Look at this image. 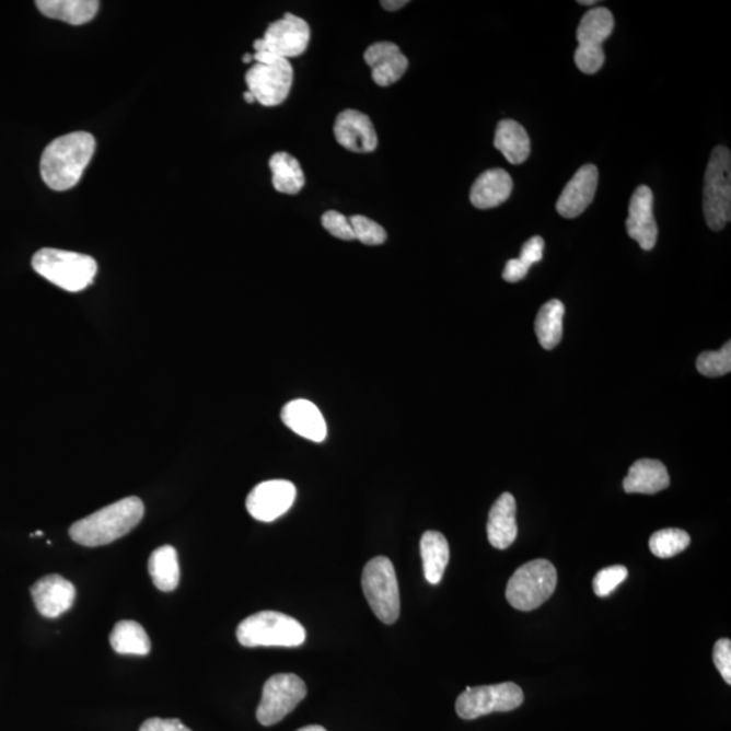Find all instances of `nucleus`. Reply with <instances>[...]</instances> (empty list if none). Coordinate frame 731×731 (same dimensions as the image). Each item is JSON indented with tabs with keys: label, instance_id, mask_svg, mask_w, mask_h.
Here are the masks:
<instances>
[{
	"label": "nucleus",
	"instance_id": "obj_21",
	"mask_svg": "<svg viewBox=\"0 0 731 731\" xmlns=\"http://www.w3.org/2000/svg\"><path fill=\"white\" fill-rule=\"evenodd\" d=\"M512 187V178L507 171L501 169L485 171L474 182L471 192V202L474 208L479 210L497 208L510 198Z\"/></svg>",
	"mask_w": 731,
	"mask_h": 731
},
{
	"label": "nucleus",
	"instance_id": "obj_10",
	"mask_svg": "<svg viewBox=\"0 0 731 731\" xmlns=\"http://www.w3.org/2000/svg\"><path fill=\"white\" fill-rule=\"evenodd\" d=\"M524 701L523 691L515 683L466 687L456 699L455 710L462 719L472 721L492 712L517 710Z\"/></svg>",
	"mask_w": 731,
	"mask_h": 731
},
{
	"label": "nucleus",
	"instance_id": "obj_29",
	"mask_svg": "<svg viewBox=\"0 0 731 731\" xmlns=\"http://www.w3.org/2000/svg\"><path fill=\"white\" fill-rule=\"evenodd\" d=\"M565 306L559 300H550L541 308L535 320V334L545 350H553L562 339Z\"/></svg>",
	"mask_w": 731,
	"mask_h": 731
},
{
	"label": "nucleus",
	"instance_id": "obj_43",
	"mask_svg": "<svg viewBox=\"0 0 731 731\" xmlns=\"http://www.w3.org/2000/svg\"><path fill=\"white\" fill-rule=\"evenodd\" d=\"M579 4L590 5V4H596V2H595V0H587V2H579Z\"/></svg>",
	"mask_w": 731,
	"mask_h": 731
},
{
	"label": "nucleus",
	"instance_id": "obj_25",
	"mask_svg": "<svg viewBox=\"0 0 731 731\" xmlns=\"http://www.w3.org/2000/svg\"><path fill=\"white\" fill-rule=\"evenodd\" d=\"M495 147L511 164H522L531 152V142L527 131L513 119H502L497 125Z\"/></svg>",
	"mask_w": 731,
	"mask_h": 731
},
{
	"label": "nucleus",
	"instance_id": "obj_7",
	"mask_svg": "<svg viewBox=\"0 0 731 731\" xmlns=\"http://www.w3.org/2000/svg\"><path fill=\"white\" fill-rule=\"evenodd\" d=\"M704 210L708 227L721 231L731 219V155L727 147H716L707 164Z\"/></svg>",
	"mask_w": 731,
	"mask_h": 731
},
{
	"label": "nucleus",
	"instance_id": "obj_32",
	"mask_svg": "<svg viewBox=\"0 0 731 731\" xmlns=\"http://www.w3.org/2000/svg\"><path fill=\"white\" fill-rule=\"evenodd\" d=\"M350 224L352 227L353 236L366 245H381L387 240V233L375 221L368 219L364 216H351Z\"/></svg>",
	"mask_w": 731,
	"mask_h": 731
},
{
	"label": "nucleus",
	"instance_id": "obj_30",
	"mask_svg": "<svg viewBox=\"0 0 731 731\" xmlns=\"http://www.w3.org/2000/svg\"><path fill=\"white\" fill-rule=\"evenodd\" d=\"M691 544V536L683 530L664 529L657 531L649 539L650 552L659 558L677 556Z\"/></svg>",
	"mask_w": 731,
	"mask_h": 731
},
{
	"label": "nucleus",
	"instance_id": "obj_24",
	"mask_svg": "<svg viewBox=\"0 0 731 731\" xmlns=\"http://www.w3.org/2000/svg\"><path fill=\"white\" fill-rule=\"evenodd\" d=\"M422 569L426 580L432 585L442 581L450 559V547L445 536L438 531H427L420 541Z\"/></svg>",
	"mask_w": 731,
	"mask_h": 731
},
{
	"label": "nucleus",
	"instance_id": "obj_1",
	"mask_svg": "<svg viewBox=\"0 0 731 731\" xmlns=\"http://www.w3.org/2000/svg\"><path fill=\"white\" fill-rule=\"evenodd\" d=\"M95 146L94 136L88 131H76L50 142L39 163L45 185L55 192L76 187L94 156Z\"/></svg>",
	"mask_w": 731,
	"mask_h": 731
},
{
	"label": "nucleus",
	"instance_id": "obj_27",
	"mask_svg": "<svg viewBox=\"0 0 731 731\" xmlns=\"http://www.w3.org/2000/svg\"><path fill=\"white\" fill-rule=\"evenodd\" d=\"M272 186L278 193L294 196L305 186L304 171L299 160L287 152H278L270 159Z\"/></svg>",
	"mask_w": 731,
	"mask_h": 731
},
{
	"label": "nucleus",
	"instance_id": "obj_38",
	"mask_svg": "<svg viewBox=\"0 0 731 731\" xmlns=\"http://www.w3.org/2000/svg\"><path fill=\"white\" fill-rule=\"evenodd\" d=\"M529 270L530 268L524 266L521 260L511 259L507 262L502 278H504V281L507 282L517 283L527 276Z\"/></svg>",
	"mask_w": 731,
	"mask_h": 731
},
{
	"label": "nucleus",
	"instance_id": "obj_26",
	"mask_svg": "<svg viewBox=\"0 0 731 731\" xmlns=\"http://www.w3.org/2000/svg\"><path fill=\"white\" fill-rule=\"evenodd\" d=\"M153 584L162 592H173L181 581L178 553L173 546H162L151 554L148 561Z\"/></svg>",
	"mask_w": 731,
	"mask_h": 731
},
{
	"label": "nucleus",
	"instance_id": "obj_17",
	"mask_svg": "<svg viewBox=\"0 0 731 731\" xmlns=\"http://www.w3.org/2000/svg\"><path fill=\"white\" fill-rule=\"evenodd\" d=\"M597 183L599 171L596 165H582L568 185L565 186L561 196L558 198L556 208L559 216L565 217V219H575L582 211H585L595 198Z\"/></svg>",
	"mask_w": 731,
	"mask_h": 731
},
{
	"label": "nucleus",
	"instance_id": "obj_31",
	"mask_svg": "<svg viewBox=\"0 0 731 731\" xmlns=\"http://www.w3.org/2000/svg\"><path fill=\"white\" fill-rule=\"evenodd\" d=\"M696 368L701 375L716 376L727 375L731 371V343L728 341L719 351L701 352Z\"/></svg>",
	"mask_w": 731,
	"mask_h": 731
},
{
	"label": "nucleus",
	"instance_id": "obj_36",
	"mask_svg": "<svg viewBox=\"0 0 731 731\" xmlns=\"http://www.w3.org/2000/svg\"><path fill=\"white\" fill-rule=\"evenodd\" d=\"M544 250H545V240L542 239L541 236H534L529 240V242H525L522 248L521 253V260L524 266H527L529 268L535 263H539L542 259H544Z\"/></svg>",
	"mask_w": 731,
	"mask_h": 731
},
{
	"label": "nucleus",
	"instance_id": "obj_34",
	"mask_svg": "<svg viewBox=\"0 0 731 731\" xmlns=\"http://www.w3.org/2000/svg\"><path fill=\"white\" fill-rule=\"evenodd\" d=\"M322 224L325 230H327L330 235L335 237L346 240V242L356 240L350 220H348L345 214L339 213V211L329 210L327 213H324L322 217Z\"/></svg>",
	"mask_w": 731,
	"mask_h": 731
},
{
	"label": "nucleus",
	"instance_id": "obj_12",
	"mask_svg": "<svg viewBox=\"0 0 731 731\" xmlns=\"http://www.w3.org/2000/svg\"><path fill=\"white\" fill-rule=\"evenodd\" d=\"M310 42L311 27L308 22L288 13L267 27L265 37L254 43V49L255 53H270L289 60L305 54Z\"/></svg>",
	"mask_w": 731,
	"mask_h": 731
},
{
	"label": "nucleus",
	"instance_id": "obj_8",
	"mask_svg": "<svg viewBox=\"0 0 731 731\" xmlns=\"http://www.w3.org/2000/svg\"><path fill=\"white\" fill-rule=\"evenodd\" d=\"M362 588L376 618L385 625H393L399 616V590L396 570L390 558L375 557L366 564Z\"/></svg>",
	"mask_w": 731,
	"mask_h": 731
},
{
	"label": "nucleus",
	"instance_id": "obj_3",
	"mask_svg": "<svg viewBox=\"0 0 731 731\" xmlns=\"http://www.w3.org/2000/svg\"><path fill=\"white\" fill-rule=\"evenodd\" d=\"M32 266L38 276L71 293L88 289L98 271L91 256L56 248L39 250L33 256Z\"/></svg>",
	"mask_w": 731,
	"mask_h": 731
},
{
	"label": "nucleus",
	"instance_id": "obj_20",
	"mask_svg": "<svg viewBox=\"0 0 731 731\" xmlns=\"http://www.w3.org/2000/svg\"><path fill=\"white\" fill-rule=\"evenodd\" d=\"M487 533L490 545L506 550L518 536L517 500L511 494H502L489 512Z\"/></svg>",
	"mask_w": 731,
	"mask_h": 731
},
{
	"label": "nucleus",
	"instance_id": "obj_37",
	"mask_svg": "<svg viewBox=\"0 0 731 731\" xmlns=\"http://www.w3.org/2000/svg\"><path fill=\"white\" fill-rule=\"evenodd\" d=\"M140 731H192L179 719L151 718L141 724Z\"/></svg>",
	"mask_w": 731,
	"mask_h": 731
},
{
	"label": "nucleus",
	"instance_id": "obj_6",
	"mask_svg": "<svg viewBox=\"0 0 731 731\" xmlns=\"http://www.w3.org/2000/svg\"><path fill=\"white\" fill-rule=\"evenodd\" d=\"M557 570L547 559L524 564L507 584L508 603L519 611H533L548 601L556 591Z\"/></svg>",
	"mask_w": 731,
	"mask_h": 731
},
{
	"label": "nucleus",
	"instance_id": "obj_11",
	"mask_svg": "<svg viewBox=\"0 0 731 731\" xmlns=\"http://www.w3.org/2000/svg\"><path fill=\"white\" fill-rule=\"evenodd\" d=\"M306 694L304 680L293 673H278L268 678L263 687L256 718L263 727H272L293 711Z\"/></svg>",
	"mask_w": 731,
	"mask_h": 731
},
{
	"label": "nucleus",
	"instance_id": "obj_22",
	"mask_svg": "<svg viewBox=\"0 0 731 731\" xmlns=\"http://www.w3.org/2000/svg\"><path fill=\"white\" fill-rule=\"evenodd\" d=\"M671 478L662 462L639 460L630 467L624 481L626 494L655 495L670 487Z\"/></svg>",
	"mask_w": 731,
	"mask_h": 731
},
{
	"label": "nucleus",
	"instance_id": "obj_18",
	"mask_svg": "<svg viewBox=\"0 0 731 731\" xmlns=\"http://www.w3.org/2000/svg\"><path fill=\"white\" fill-rule=\"evenodd\" d=\"M364 61L371 68V78L380 88L398 82L407 72L409 61L396 44L380 42L370 45L364 53Z\"/></svg>",
	"mask_w": 731,
	"mask_h": 731
},
{
	"label": "nucleus",
	"instance_id": "obj_35",
	"mask_svg": "<svg viewBox=\"0 0 731 731\" xmlns=\"http://www.w3.org/2000/svg\"><path fill=\"white\" fill-rule=\"evenodd\" d=\"M713 664L718 668L719 673L724 682L731 684V641L728 638L719 639L713 645L712 653Z\"/></svg>",
	"mask_w": 731,
	"mask_h": 731
},
{
	"label": "nucleus",
	"instance_id": "obj_9",
	"mask_svg": "<svg viewBox=\"0 0 731 731\" xmlns=\"http://www.w3.org/2000/svg\"><path fill=\"white\" fill-rule=\"evenodd\" d=\"M614 15L608 9L596 8L582 16L577 28V47L575 62L579 70L587 76H593L604 65L605 55L603 44L614 31Z\"/></svg>",
	"mask_w": 731,
	"mask_h": 731
},
{
	"label": "nucleus",
	"instance_id": "obj_4",
	"mask_svg": "<svg viewBox=\"0 0 731 731\" xmlns=\"http://www.w3.org/2000/svg\"><path fill=\"white\" fill-rule=\"evenodd\" d=\"M237 641L245 648H297L305 642L306 631L299 620L277 611H262L239 625Z\"/></svg>",
	"mask_w": 731,
	"mask_h": 731
},
{
	"label": "nucleus",
	"instance_id": "obj_41",
	"mask_svg": "<svg viewBox=\"0 0 731 731\" xmlns=\"http://www.w3.org/2000/svg\"><path fill=\"white\" fill-rule=\"evenodd\" d=\"M244 100L247 101V104H254L255 96L247 91V93H244Z\"/></svg>",
	"mask_w": 731,
	"mask_h": 731
},
{
	"label": "nucleus",
	"instance_id": "obj_23",
	"mask_svg": "<svg viewBox=\"0 0 731 731\" xmlns=\"http://www.w3.org/2000/svg\"><path fill=\"white\" fill-rule=\"evenodd\" d=\"M37 9L45 16L73 26L89 24L100 10L96 0H38Z\"/></svg>",
	"mask_w": 731,
	"mask_h": 731
},
{
	"label": "nucleus",
	"instance_id": "obj_42",
	"mask_svg": "<svg viewBox=\"0 0 731 731\" xmlns=\"http://www.w3.org/2000/svg\"><path fill=\"white\" fill-rule=\"evenodd\" d=\"M253 60H254L253 55H245V56L243 57V62H245V65H247V62H251V61H253Z\"/></svg>",
	"mask_w": 731,
	"mask_h": 731
},
{
	"label": "nucleus",
	"instance_id": "obj_33",
	"mask_svg": "<svg viewBox=\"0 0 731 731\" xmlns=\"http://www.w3.org/2000/svg\"><path fill=\"white\" fill-rule=\"evenodd\" d=\"M627 568L624 565L604 568L593 579V591L599 597L608 596L627 579Z\"/></svg>",
	"mask_w": 731,
	"mask_h": 731
},
{
	"label": "nucleus",
	"instance_id": "obj_5",
	"mask_svg": "<svg viewBox=\"0 0 731 731\" xmlns=\"http://www.w3.org/2000/svg\"><path fill=\"white\" fill-rule=\"evenodd\" d=\"M256 65L245 73L248 91L262 106L282 105L293 85V67L290 61L270 53H255Z\"/></svg>",
	"mask_w": 731,
	"mask_h": 731
},
{
	"label": "nucleus",
	"instance_id": "obj_28",
	"mask_svg": "<svg viewBox=\"0 0 731 731\" xmlns=\"http://www.w3.org/2000/svg\"><path fill=\"white\" fill-rule=\"evenodd\" d=\"M111 645L118 654L147 655L151 652L150 637L135 620L118 622L111 634Z\"/></svg>",
	"mask_w": 731,
	"mask_h": 731
},
{
	"label": "nucleus",
	"instance_id": "obj_19",
	"mask_svg": "<svg viewBox=\"0 0 731 731\" xmlns=\"http://www.w3.org/2000/svg\"><path fill=\"white\" fill-rule=\"evenodd\" d=\"M285 426L312 442H323L327 437V425L316 405L308 399H294L285 405L281 414Z\"/></svg>",
	"mask_w": 731,
	"mask_h": 731
},
{
	"label": "nucleus",
	"instance_id": "obj_14",
	"mask_svg": "<svg viewBox=\"0 0 731 731\" xmlns=\"http://www.w3.org/2000/svg\"><path fill=\"white\" fill-rule=\"evenodd\" d=\"M628 236L639 244L645 251L654 248L659 228L653 214V193L648 186H639L634 192L630 207H628V219L626 221Z\"/></svg>",
	"mask_w": 731,
	"mask_h": 731
},
{
	"label": "nucleus",
	"instance_id": "obj_40",
	"mask_svg": "<svg viewBox=\"0 0 731 731\" xmlns=\"http://www.w3.org/2000/svg\"><path fill=\"white\" fill-rule=\"evenodd\" d=\"M297 731H327L323 727H318V724H310V727L302 728Z\"/></svg>",
	"mask_w": 731,
	"mask_h": 731
},
{
	"label": "nucleus",
	"instance_id": "obj_2",
	"mask_svg": "<svg viewBox=\"0 0 731 731\" xmlns=\"http://www.w3.org/2000/svg\"><path fill=\"white\" fill-rule=\"evenodd\" d=\"M144 512V502L139 497L130 496L73 523L70 536L78 545L85 547L113 544L129 534L142 521Z\"/></svg>",
	"mask_w": 731,
	"mask_h": 731
},
{
	"label": "nucleus",
	"instance_id": "obj_39",
	"mask_svg": "<svg viewBox=\"0 0 731 731\" xmlns=\"http://www.w3.org/2000/svg\"><path fill=\"white\" fill-rule=\"evenodd\" d=\"M408 4V0H382L381 5L387 11H396Z\"/></svg>",
	"mask_w": 731,
	"mask_h": 731
},
{
	"label": "nucleus",
	"instance_id": "obj_13",
	"mask_svg": "<svg viewBox=\"0 0 731 731\" xmlns=\"http://www.w3.org/2000/svg\"><path fill=\"white\" fill-rule=\"evenodd\" d=\"M297 490L287 479H271L251 490L245 501L250 515L259 522H274L287 513L295 500Z\"/></svg>",
	"mask_w": 731,
	"mask_h": 731
},
{
	"label": "nucleus",
	"instance_id": "obj_15",
	"mask_svg": "<svg viewBox=\"0 0 731 731\" xmlns=\"http://www.w3.org/2000/svg\"><path fill=\"white\" fill-rule=\"evenodd\" d=\"M77 591L72 582L60 575H48L32 587V597L39 614L45 618H59L71 610Z\"/></svg>",
	"mask_w": 731,
	"mask_h": 731
},
{
	"label": "nucleus",
	"instance_id": "obj_16",
	"mask_svg": "<svg viewBox=\"0 0 731 731\" xmlns=\"http://www.w3.org/2000/svg\"><path fill=\"white\" fill-rule=\"evenodd\" d=\"M334 134L336 141L351 152L370 153L379 147V137H376L374 125L361 112H341L336 118Z\"/></svg>",
	"mask_w": 731,
	"mask_h": 731
}]
</instances>
